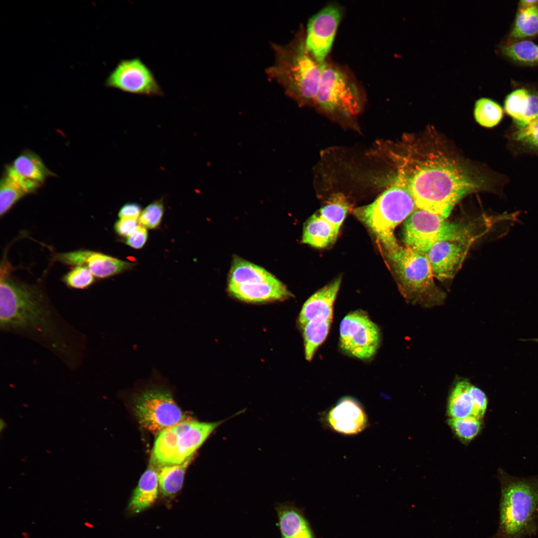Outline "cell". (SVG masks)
<instances>
[{
    "label": "cell",
    "instance_id": "8992f818",
    "mask_svg": "<svg viewBox=\"0 0 538 538\" xmlns=\"http://www.w3.org/2000/svg\"><path fill=\"white\" fill-rule=\"evenodd\" d=\"M397 277L402 294L413 304L431 307L441 304L445 294L435 283L425 253L399 244L386 252Z\"/></svg>",
    "mask_w": 538,
    "mask_h": 538
},
{
    "label": "cell",
    "instance_id": "f546056e",
    "mask_svg": "<svg viewBox=\"0 0 538 538\" xmlns=\"http://www.w3.org/2000/svg\"><path fill=\"white\" fill-rule=\"evenodd\" d=\"M538 33V6L521 7L517 14L511 36L522 38L534 36Z\"/></svg>",
    "mask_w": 538,
    "mask_h": 538
},
{
    "label": "cell",
    "instance_id": "4316f807",
    "mask_svg": "<svg viewBox=\"0 0 538 538\" xmlns=\"http://www.w3.org/2000/svg\"><path fill=\"white\" fill-rule=\"evenodd\" d=\"M332 320H312L302 327L305 358L311 361L318 347L325 341Z\"/></svg>",
    "mask_w": 538,
    "mask_h": 538
},
{
    "label": "cell",
    "instance_id": "b9f144b4",
    "mask_svg": "<svg viewBox=\"0 0 538 538\" xmlns=\"http://www.w3.org/2000/svg\"><path fill=\"white\" fill-rule=\"evenodd\" d=\"M84 525H85V526H86V527H87L88 528H93V524H92L91 523H90V522H85L84 523Z\"/></svg>",
    "mask_w": 538,
    "mask_h": 538
},
{
    "label": "cell",
    "instance_id": "ac0fdd59",
    "mask_svg": "<svg viewBox=\"0 0 538 538\" xmlns=\"http://www.w3.org/2000/svg\"><path fill=\"white\" fill-rule=\"evenodd\" d=\"M341 282V278L338 277L308 298L299 315L301 328L310 321L332 320L334 303Z\"/></svg>",
    "mask_w": 538,
    "mask_h": 538
},
{
    "label": "cell",
    "instance_id": "7a4b0ae2",
    "mask_svg": "<svg viewBox=\"0 0 538 538\" xmlns=\"http://www.w3.org/2000/svg\"><path fill=\"white\" fill-rule=\"evenodd\" d=\"M403 155L396 174L404 181L417 208L447 218L464 196L493 187L486 176L440 151L413 147Z\"/></svg>",
    "mask_w": 538,
    "mask_h": 538
},
{
    "label": "cell",
    "instance_id": "6da1fadb",
    "mask_svg": "<svg viewBox=\"0 0 538 538\" xmlns=\"http://www.w3.org/2000/svg\"><path fill=\"white\" fill-rule=\"evenodd\" d=\"M11 266L0 270V330L31 340L57 357L71 370L80 367L85 335L68 323L39 286L11 275Z\"/></svg>",
    "mask_w": 538,
    "mask_h": 538
},
{
    "label": "cell",
    "instance_id": "2e32d148",
    "mask_svg": "<svg viewBox=\"0 0 538 538\" xmlns=\"http://www.w3.org/2000/svg\"><path fill=\"white\" fill-rule=\"evenodd\" d=\"M56 259L68 265L84 266L97 278H103L131 269L133 264L101 253L80 250L57 254Z\"/></svg>",
    "mask_w": 538,
    "mask_h": 538
},
{
    "label": "cell",
    "instance_id": "7bdbcfd3",
    "mask_svg": "<svg viewBox=\"0 0 538 538\" xmlns=\"http://www.w3.org/2000/svg\"><path fill=\"white\" fill-rule=\"evenodd\" d=\"M21 535L24 538H29V535L26 532H22Z\"/></svg>",
    "mask_w": 538,
    "mask_h": 538
},
{
    "label": "cell",
    "instance_id": "7402d4cb",
    "mask_svg": "<svg viewBox=\"0 0 538 538\" xmlns=\"http://www.w3.org/2000/svg\"><path fill=\"white\" fill-rule=\"evenodd\" d=\"M21 179L4 169L0 185V215H4L19 200L33 192Z\"/></svg>",
    "mask_w": 538,
    "mask_h": 538
},
{
    "label": "cell",
    "instance_id": "603a6c76",
    "mask_svg": "<svg viewBox=\"0 0 538 538\" xmlns=\"http://www.w3.org/2000/svg\"><path fill=\"white\" fill-rule=\"evenodd\" d=\"M471 385L467 379H460L455 384L448 402V413L451 418L472 415L473 402L470 393Z\"/></svg>",
    "mask_w": 538,
    "mask_h": 538
},
{
    "label": "cell",
    "instance_id": "ffe728a7",
    "mask_svg": "<svg viewBox=\"0 0 538 538\" xmlns=\"http://www.w3.org/2000/svg\"><path fill=\"white\" fill-rule=\"evenodd\" d=\"M158 485L157 469L150 465L141 475L134 492L129 505L130 511L138 513L150 507L157 498Z\"/></svg>",
    "mask_w": 538,
    "mask_h": 538
},
{
    "label": "cell",
    "instance_id": "d6a6232c",
    "mask_svg": "<svg viewBox=\"0 0 538 538\" xmlns=\"http://www.w3.org/2000/svg\"><path fill=\"white\" fill-rule=\"evenodd\" d=\"M448 422L458 437L465 442L474 438L481 427L480 419L473 415L462 418H450Z\"/></svg>",
    "mask_w": 538,
    "mask_h": 538
},
{
    "label": "cell",
    "instance_id": "60d3db41",
    "mask_svg": "<svg viewBox=\"0 0 538 538\" xmlns=\"http://www.w3.org/2000/svg\"><path fill=\"white\" fill-rule=\"evenodd\" d=\"M537 3H538V0H523L521 1L522 7H527L536 5Z\"/></svg>",
    "mask_w": 538,
    "mask_h": 538
},
{
    "label": "cell",
    "instance_id": "ee69618b",
    "mask_svg": "<svg viewBox=\"0 0 538 538\" xmlns=\"http://www.w3.org/2000/svg\"><path fill=\"white\" fill-rule=\"evenodd\" d=\"M533 340L538 342V338L533 339Z\"/></svg>",
    "mask_w": 538,
    "mask_h": 538
},
{
    "label": "cell",
    "instance_id": "52a82bcc",
    "mask_svg": "<svg viewBox=\"0 0 538 538\" xmlns=\"http://www.w3.org/2000/svg\"><path fill=\"white\" fill-rule=\"evenodd\" d=\"M225 421L205 422L189 419L162 430L156 438L150 465L158 468L183 463L192 457L211 433Z\"/></svg>",
    "mask_w": 538,
    "mask_h": 538
},
{
    "label": "cell",
    "instance_id": "d6986e66",
    "mask_svg": "<svg viewBox=\"0 0 538 538\" xmlns=\"http://www.w3.org/2000/svg\"><path fill=\"white\" fill-rule=\"evenodd\" d=\"M7 166L20 179L38 188L53 175L40 156L28 150L23 151Z\"/></svg>",
    "mask_w": 538,
    "mask_h": 538
},
{
    "label": "cell",
    "instance_id": "cb8c5ba5",
    "mask_svg": "<svg viewBox=\"0 0 538 538\" xmlns=\"http://www.w3.org/2000/svg\"><path fill=\"white\" fill-rule=\"evenodd\" d=\"M277 511L282 538H313L306 521L297 512L283 507Z\"/></svg>",
    "mask_w": 538,
    "mask_h": 538
},
{
    "label": "cell",
    "instance_id": "9a60e30c",
    "mask_svg": "<svg viewBox=\"0 0 538 538\" xmlns=\"http://www.w3.org/2000/svg\"><path fill=\"white\" fill-rule=\"evenodd\" d=\"M323 423L330 429L346 435H356L368 426V419L362 405L355 399L346 397L322 415Z\"/></svg>",
    "mask_w": 538,
    "mask_h": 538
},
{
    "label": "cell",
    "instance_id": "4fadbf2b",
    "mask_svg": "<svg viewBox=\"0 0 538 538\" xmlns=\"http://www.w3.org/2000/svg\"><path fill=\"white\" fill-rule=\"evenodd\" d=\"M105 85L131 94L163 95L151 71L138 58L121 60L109 75Z\"/></svg>",
    "mask_w": 538,
    "mask_h": 538
},
{
    "label": "cell",
    "instance_id": "9c48e42d",
    "mask_svg": "<svg viewBox=\"0 0 538 538\" xmlns=\"http://www.w3.org/2000/svg\"><path fill=\"white\" fill-rule=\"evenodd\" d=\"M134 414L141 426L152 433L189 419L174 401L171 391L151 383L132 399Z\"/></svg>",
    "mask_w": 538,
    "mask_h": 538
},
{
    "label": "cell",
    "instance_id": "d590c367",
    "mask_svg": "<svg viewBox=\"0 0 538 538\" xmlns=\"http://www.w3.org/2000/svg\"><path fill=\"white\" fill-rule=\"evenodd\" d=\"M513 136L523 145L538 150V119L518 128Z\"/></svg>",
    "mask_w": 538,
    "mask_h": 538
},
{
    "label": "cell",
    "instance_id": "83f0119b",
    "mask_svg": "<svg viewBox=\"0 0 538 538\" xmlns=\"http://www.w3.org/2000/svg\"><path fill=\"white\" fill-rule=\"evenodd\" d=\"M350 208L346 197L343 194L337 193L319 210L318 214L339 230Z\"/></svg>",
    "mask_w": 538,
    "mask_h": 538
},
{
    "label": "cell",
    "instance_id": "8d00e7d4",
    "mask_svg": "<svg viewBox=\"0 0 538 538\" xmlns=\"http://www.w3.org/2000/svg\"><path fill=\"white\" fill-rule=\"evenodd\" d=\"M470 393L473 402L472 415L480 419L483 416L487 408V397L483 391L472 384Z\"/></svg>",
    "mask_w": 538,
    "mask_h": 538
},
{
    "label": "cell",
    "instance_id": "d4e9b609",
    "mask_svg": "<svg viewBox=\"0 0 538 538\" xmlns=\"http://www.w3.org/2000/svg\"><path fill=\"white\" fill-rule=\"evenodd\" d=\"M272 275L261 267L244 260L235 258L230 271L228 284L238 285L262 281Z\"/></svg>",
    "mask_w": 538,
    "mask_h": 538
},
{
    "label": "cell",
    "instance_id": "7c38bea8",
    "mask_svg": "<svg viewBox=\"0 0 538 538\" xmlns=\"http://www.w3.org/2000/svg\"><path fill=\"white\" fill-rule=\"evenodd\" d=\"M339 345L346 353L362 360L372 358L381 341L379 328L362 310L345 316L340 325Z\"/></svg>",
    "mask_w": 538,
    "mask_h": 538
},
{
    "label": "cell",
    "instance_id": "1f68e13d",
    "mask_svg": "<svg viewBox=\"0 0 538 538\" xmlns=\"http://www.w3.org/2000/svg\"><path fill=\"white\" fill-rule=\"evenodd\" d=\"M530 95L527 90L520 89L511 93L505 99V111L512 118L517 126L522 121L528 108Z\"/></svg>",
    "mask_w": 538,
    "mask_h": 538
},
{
    "label": "cell",
    "instance_id": "44dd1931",
    "mask_svg": "<svg viewBox=\"0 0 538 538\" xmlns=\"http://www.w3.org/2000/svg\"><path fill=\"white\" fill-rule=\"evenodd\" d=\"M339 231V229L316 213L304 224L302 242L315 248H324L336 241Z\"/></svg>",
    "mask_w": 538,
    "mask_h": 538
},
{
    "label": "cell",
    "instance_id": "484cf974",
    "mask_svg": "<svg viewBox=\"0 0 538 538\" xmlns=\"http://www.w3.org/2000/svg\"><path fill=\"white\" fill-rule=\"evenodd\" d=\"M192 457L182 463L165 465L157 469L159 486L166 496L173 495L181 488L185 473Z\"/></svg>",
    "mask_w": 538,
    "mask_h": 538
},
{
    "label": "cell",
    "instance_id": "74e56055",
    "mask_svg": "<svg viewBox=\"0 0 538 538\" xmlns=\"http://www.w3.org/2000/svg\"><path fill=\"white\" fill-rule=\"evenodd\" d=\"M147 238L146 228L138 225L134 232L127 237L126 243L134 249H140L145 244Z\"/></svg>",
    "mask_w": 538,
    "mask_h": 538
},
{
    "label": "cell",
    "instance_id": "ba28073f",
    "mask_svg": "<svg viewBox=\"0 0 538 538\" xmlns=\"http://www.w3.org/2000/svg\"><path fill=\"white\" fill-rule=\"evenodd\" d=\"M363 96L358 85L342 69L323 62L314 103L332 115L350 118L363 106Z\"/></svg>",
    "mask_w": 538,
    "mask_h": 538
},
{
    "label": "cell",
    "instance_id": "3957f363",
    "mask_svg": "<svg viewBox=\"0 0 538 538\" xmlns=\"http://www.w3.org/2000/svg\"><path fill=\"white\" fill-rule=\"evenodd\" d=\"M305 38L299 32L287 44L272 43L274 62L266 70L268 76L283 88L286 95L301 105L314 103L322 64L307 51Z\"/></svg>",
    "mask_w": 538,
    "mask_h": 538
},
{
    "label": "cell",
    "instance_id": "4dcf8cb0",
    "mask_svg": "<svg viewBox=\"0 0 538 538\" xmlns=\"http://www.w3.org/2000/svg\"><path fill=\"white\" fill-rule=\"evenodd\" d=\"M503 52L509 58L521 63H538V45L532 41H520L504 46Z\"/></svg>",
    "mask_w": 538,
    "mask_h": 538
},
{
    "label": "cell",
    "instance_id": "8fae6325",
    "mask_svg": "<svg viewBox=\"0 0 538 538\" xmlns=\"http://www.w3.org/2000/svg\"><path fill=\"white\" fill-rule=\"evenodd\" d=\"M446 219L417 208L404 223L402 239L405 247L426 254L434 243L456 235L467 225L450 223Z\"/></svg>",
    "mask_w": 538,
    "mask_h": 538
},
{
    "label": "cell",
    "instance_id": "ab89813d",
    "mask_svg": "<svg viewBox=\"0 0 538 538\" xmlns=\"http://www.w3.org/2000/svg\"><path fill=\"white\" fill-rule=\"evenodd\" d=\"M140 205L135 203L125 204L120 210L119 217L120 219L132 218L137 219L141 214Z\"/></svg>",
    "mask_w": 538,
    "mask_h": 538
},
{
    "label": "cell",
    "instance_id": "5b68a950",
    "mask_svg": "<svg viewBox=\"0 0 538 538\" xmlns=\"http://www.w3.org/2000/svg\"><path fill=\"white\" fill-rule=\"evenodd\" d=\"M416 209L404 181L396 174L392 184L374 202L355 209L353 213L387 252L399 245L394 234L395 228Z\"/></svg>",
    "mask_w": 538,
    "mask_h": 538
},
{
    "label": "cell",
    "instance_id": "e0dca14e",
    "mask_svg": "<svg viewBox=\"0 0 538 538\" xmlns=\"http://www.w3.org/2000/svg\"><path fill=\"white\" fill-rule=\"evenodd\" d=\"M228 289L236 298L248 302L283 300L291 295L286 286L273 275L262 281L238 285L228 284Z\"/></svg>",
    "mask_w": 538,
    "mask_h": 538
},
{
    "label": "cell",
    "instance_id": "e575fe53",
    "mask_svg": "<svg viewBox=\"0 0 538 538\" xmlns=\"http://www.w3.org/2000/svg\"><path fill=\"white\" fill-rule=\"evenodd\" d=\"M164 207L160 200L149 204L141 213L138 222L140 225L149 229L156 228L161 221Z\"/></svg>",
    "mask_w": 538,
    "mask_h": 538
},
{
    "label": "cell",
    "instance_id": "30bf717a",
    "mask_svg": "<svg viewBox=\"0 0 538 538\" xmlns=\"http://www.w3.org/2000/svg\"><path fill=\"white\" fill-rule=\"evenodd\" d=\"M478 223L467 224L456 235L434 243L426 253L434 277L441 281L452 279L461 268L471 246L485 231Z\"/></svg>",
    "mask_w": 538,
    "mask_h": 538
},
{
    "label": "cell",
    "instance_id": "277c9868",
    "mask_svg": "<svg viewBox=\"0 0 538 538\" xmlns=\"http://www.w3.org/2000/svg\"><path fill=\"white\" fill-rule=\"evenodd\" d=\"M498 529L492 538H527L538 529V479L502 472Z\"/></svg>",
    "mask_w": 538,
    "mask_h": 538
},
{
    "label": "cell",
    "instance_id": "f35d334b",
    "mask_svg": "<svg viewBox=\"0 0 538 538\" xmlns=\"http://www.w3.org/2000/svg\"><path fill=\"white\" fill-rule=\"evenodd\" d=\"M137 226V219L123 218L116 223L114 228L119 235L128 237L134 232Z\"/></svg>",
    "mask_w": 538,
    "mask_h": 538
},
{
    "label": "cell",
    "instance_id": "f1b7e54d",
    "mask_svg": "<svg viewBox=\"0 0 538 538\" xmlns=\"http://www.w3.org/2000/svg\"><path fill=\"white\" fill-rule=\"evenodd\" d=\"M474 116L481 126L492 128L498 125L503 117V111L497 103L488 98H481L475 103Z\"/></svg>",
    "mask_w": 538,
    "mask_h": 538
},
{
    "label": "cell",
    "instance_id": "836d02e7",
    "mask_svg": "<svg viewBox=\"0 0 538 538\" xmlns=\"http://www.w3.org/2000/svg\"><path fill=\"white\" fill-rule=\"evenodd\" d=\"M94 277L86 267L75 266L63 276L62 280L68 287L83 289L94 283Z\"/></svg>",
    "mask_w": 538,
    "mask_h": 538
},
{
    "label": "cell",
    "instance_id": "5bb4252c",
    "mask_svg": "<svg viewBox=\"0 0 538 538\" xmlns=\"http://www.w3.org/2000/svg\"><path fill=\"white\" fill-rule=\"evenodd\" d=\"M342 16L338 5L330 4L312 16L308 21L305 38L307 51L319 63L330 51Z\"/></svg>",
    "mask_w": 538,
    "mask_h": 538
}]
</instances>
